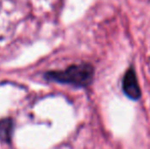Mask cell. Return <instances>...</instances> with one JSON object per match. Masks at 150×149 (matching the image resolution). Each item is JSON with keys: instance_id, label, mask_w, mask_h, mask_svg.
<instances>
[{"instance_id": "cell-1", "label": "cell", "mask_w": 150, "mask_h": 149, "mask_svg": "<svg viewBox=\"0 0 150 149\" xmlns=\"http://www.w3.org/2000/svg\"><path fill=\"white\" fill-rule=\"evenodd\" d=\"M94 68L88 64L71 66L64 71L48 72L45 78L49 81L69 84L76 87H86L93 81Z\"/></svg>"}, {"instance_id": "cell-2", "label": "cell", "mask_w": 150, "mask_h": 149, "mask_svg": "<svg viewBox=\"0 0 150 149\" xmlns=\"http://www.w3.org/2000/svg\"><path fill=\"white\" fill-rule=\"evenodd\" d=\"M122 90L130 99L137 100L141 97V90L137 77L132 68L126 72L122 80Z\"/></svg>"}, {"instance_id": "cell-3", "label": "cell", "mask_w": 150, "mask_h": 149, "mask_svg": "<svg viewBox=\"0 0 150 149\" xmlns=\"http://www.w3.org/2000/svg\"><path fill=\"white\" fill-rule=\"evenodd\" d=\"M12 132V121L10 119H3L0 121V139L2 141H10Z\"/></svg>"}]
</instances>
